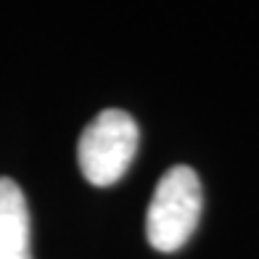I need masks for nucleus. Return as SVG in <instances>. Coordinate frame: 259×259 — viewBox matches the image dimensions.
<instances>
[{"label": "nucleus", "mask_w": 259, "mask_h": 259, "mask_svg": "<svg viewBox=\"0 0 259 259\" xmlns=\"http://www.w3.org/2000/svg\"><path fill=\"white\" fill-rule=\"evenodd\" d=\"M201 217V180L191 167H172L161 175L148 204L146 235L156 251L169 254L193 235Z\"/></svg>", "instance_id": "nucleus-1"}, {"label": "nucleus", "mask_w": 259, "mask_h": 259, "mask_svg": "<svg viewBox=\"0 0 259 259\" xmlns=\"http://www.w3.org/2000/svg\"><path fill=\"white\" fill-rule=\"evenodd\" d=\"M138 154V124L122 109H106L79 135L77 159L90 185H114L122 180Z\"/></svg>", "instance_id": "nucleus-2"}, {"label": "nucleus", "mask_w": 259, "mask_h": 259, "mask_svg": "<svg viewBox=\"0 0 259 259\" xmlns=\"http://www.w3.org/2000/svg\"><path fill=\"white\" fill-rule=\"evenodd\" d=\"M29 209L21 188L0 178V259H32Z\"/></svg>", "instance_id": "nucleus-3"}]
</instances>
